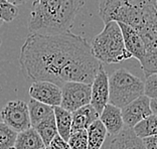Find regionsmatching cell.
I'll return each instance as SVG.
<instances>
[{
  "label": "cell",
  "mask_w": 157,
  "mask_h": 149,
  "mask_svg": "<svg viewBox=\"0 0 157 149\" xmlns=\"http://www.w3.org/2000/svg\"><path fill=\"white\" fill-rule=\"evenodd\" d=\"M19 63L28 79L59 86L67 82L91 84L103 67L90 44L71 31L30 33L21 47Z\"/></svg>",
  "instance_id": "1"
},
{
  "label": "cell",
  "mask_w": 157,
  "mask_h": 149,
  "mask_svg": "<svg viewBox=\"0 0 157 149\" xmlns=\"http://www.w3.org/2000/svg\"><path fill=\"white\" fill-rule=\"evenodd\" d=\"M84 0H34L28 17L30 33L70 31Z\"/></svg>",
  "instance_id": "2"
},
{
  "label": "cell",
  "mask_w": 157,
  "mask_h": 149,
  "mask_svg": "<svg viewBox=\"0 0 157 149\" xmlns=\"http://www.w3.org/2000/svg\"><path fill=\"white\" fill-rule=\"evenodd\" d=\"M99 15L103 22H122L137 31L157 25V11L150 0H100Z\"/></svg>",
  "instance_id": "3"
},
{
  "label": "cell",
  "mask_w": 157,
  "mask_h": 149,
  "mask_svg": "<svg viewBox=\"0 0 157 149\" xmlns=\"http://www.w3.org/2000/svg\"><path fill=\"white\" fill-rule=\"evenodd\" d=\"M93 55L101 63H118L132 58L124 44L123 35L116 21L105 23L104 29L91 42Z\"/></svg>",
  "instance_id": "4"
},
{
  "label": "cell",
  "mask_w": 157,
  "mask_h": 149,
  "mask_svg": "<svg viewBox=\"0 0 157 149\" xmlns=\"http://www.w3.org/2000/svg\"><path fill=\"white\" fill-rule=\"evenodd\" d=\"M144 95V82L126 69H119L109 76V103L123 108Z\"/></svg>",
  "instance_id": "5"
},
{
  "label": "cell",
  "mask_w": 157,
  "mask_h": 149,
  "mask_svg": "<svg viewBox=\"0 0 157 149\" xmlns=\"http://www.w3.org/2000/svg\"><path fill=\"white\" fill-rule=\"evenodd\" d=\"M60 107L74 112L91 103V84L67 82L62 87Z\"/></svg>",
  "instance_id": "6"
},
{
  "label": "cell",
  "mask_w": 157,
  "mask_h": 149,
  "mask_svg": "<svg viewBox=\"0 0 157 149\" xmlns=\"http://www.w3.org/2000/svg\"><path fill=\"white\" fill-rule=\"evenodd\" d=\"M2 122L17 133L31 127L28 106L22 100L10 101L4 105L0 113Z\"/></svg>",
  "instance_id": "7"
},
{
  "label": "cell",
  "mask_w": 157,
  "mask_h": 149,
  "mask_svg": "<svg viewBox=\"0 0 157 149\" xmlns=\"http://www.w3.org/2000/svg\"><path fill=\"white\" fill-rule=\"evenodd\" d=\"M121 112H122V118L125 126L133 128L139 122L143 121L147 117L152 115L150 98L142 95L125 107L121 108Z\"/></svg>",
  "instance_id": "8"
},
{
  "label": "cell",
  "mask_w": 157,
  "mask_h": 149,
  "mask_svg": "<svg viewBox=\"0 0 157 149\" xmlns=\"http://www.w3.org/2000/svg\"><path fill=\"white\" fill-rule=\"evenodd\" d=\"M29 96L40 103L52 107L60 106L62 89L55 83L48 81H37L29 87Z\"/></svg>",
  "instance_id": "9"
},
{
  "label": "cell",
  "mask_w": 157,
  "mask_h": 149,
  "mask_svg": "<svg viewBox=\"0 0 157 149\" xmlns=\"http://www.w3.org/2000/svg\"><path fill=\"white\" fill-rule=\"evenodd\" d=\"M109 103V76L103 67L99 70L95 79L91 83L90 104L101 114L105 106Z\"/></svg>",
  "instance_id": "10"
},
{
  "label": "cell",
  "mask_w": 157,
  "mask_h": 149,
  "mask_svg": "<svg viewBox=\"0 0 157 149\" xmlns=\"http://www.w3.org/2000/svg\"><path fill=\"white\" fill-rule=\"evenodd\" d=\"M118 24L122 32L124 44L127 52L132 55V58L136 59L141 65L145 58V45L141 35L135 28L131 27L130 25L122 22H118Z\"/></svg>",
  "instance_id": "11"
},
{
  "label": "cell",
  "mask_w": 157,
  "mask_h": 149,
  "mask_svg": "<svg viewBox=\"0 0 157 149\" xmlns=\"http://www.w3.org/2000/svg\"><path fill=\"white\" fill-rule=\"evenodd\" d=\"M99 119L105 126L107 133H109L112 136L119 134L125 126L121 108L116 107L110 103H108L104 107L99 116Z\"/></svg>",
  "instance_id": "12"
},
{
  "label": "cell",
  "mask_w": 157,
  "mask_h": 149,
  "mask_svg": "<svg viewBox=\"0 0 157 149\" xmlns=\"http://www.w3.org/2000/svg\"><path fill=\"white\" fill-rule=\"evenodd\" d=\"M110 149H146V147L133 129L124 126L119 134L113 136L110 142Z\"/></svg>",
  "instance_id": "13"
},
{
  "label": "cell",
  "mask_w": 157,
  "mask_h": 149,
  "mask_svg": "<svg viewBox=\"0 0 157 149\" xmlns=\"http://www.w3.org/2000/svg\"><path fill=\"white\" fill-rule=\"evenodd\" d=\"M72 132L78 130H87L96 120L99 119V113L91 104L76 110L72 113Z\"/></svg>",
  "instance_id": "14"
},
{
  "label": "cell",
  "mask_w": 157,
  "mask_h": 149,
  "mask_svg": "<svg viewBox=\"0 0 157 149\" xmlns=\"http://www.w3.org/2000/svg\"><path fill=\"white\" fill-rule=\"evenodd\" d=\"M44 147L42 139L33 127L17 133L14 144L15 149H44Z\"/></svg>",
  "instance_id": "15"
},
{
  "label": "cell",
  "mask_w": 157,
  "mask_h": 149,
  "mask_svg": "<svg viewBox=\"0 0 157 149\" xmlns=\"http://www.w3.org/2000/svg\"><path fill=\"white\" fill-rule=\"evenodd\" d=\"M53 114H55L58 134L63 140L67 141L72 133V112L63 109L60 106H56L53 107Z\"/></svg>",
  "instance_id": "16"
},
{
  "label": "cell",
  "mask_w": 157,
  "mask_h": 149,
  "mask_svg": "<svg viewBox=\"0 0 157 149\" xmlns=\"http://www.w3.org/2000/svg\"><path fill=\"white\" fill-rule=\"evenodd\" d=\"M27 106L28 112H29L31 127H35L40 122L44 121L45 119H48L53 115V107L38 102L33 98L28 102Z\"/></svg>",
  "instance_id": "17"
},
{
  "label": "cell",
  "mask_w": 157,
  "mask_h": 149,
  "mask_svg": "<svg viewBox=\"0 0 157 149\" xmlns=\"http://www.w3.org/2000/svg\"><path fill=\"white\" fill-rule=\"evenodd\" d=\"M88 148L87 149H101L107 137V130L100 119L92 124L87 129Z\"/></svg>",
  "instance_id": "18"
},
{
  "label": "cell",
  "mask_w": 157,
  "mask_h": 149,
  "mask_svg": "<svg viewBox=\"0 0 157 149\" xmlns=\"http://www.w3.org/2000/svg\"><path fill=\"white\" fill-rule=\"evenodd\" d=\"M33 128L36 130V132L39 134V136L42 139L44 146L48 147L52 140L58 135V129H56V124L55 119V114L51 116L49 118L45 119L36 125Z\"/></svg>",
  "instance_id": "19"
},
{
  "label": "cell",
  "mask_w": 157,
  "mask_h": 149,
  "mask_svg": "<svg viewBox=\"0 0 157 149\" xmlns=\"http://www.w3.org/2000/svg\"><path fill=\"white\" fill-rule=\"evenodd\" d=\"M132 129L141 139L145 137L157 135V116L153 114L150 115L143 121L139 122Z\"/></svg>",
  "instance_id": "20"
},
{
  "label": "cell",
  "mask_w": 157,
  "mask_h": 149,
  "mask_svg": "<svg viewBox=\"0 0 157 149\" xmlns=\"http://www.w3.org/2000/svg\"><path fill=\"white\" fill-rule=\"evenodd\" d=\"M17 132L11 129L4 122H0V149H9L14 147Z\"/></svg>",
  "instance_id": "21"
},
{
  "label": "cell",
  "mask_w": 157,
  "mask_h": 149,
  "mask_svg": "<svg viewBox=\"0 0 157 149\" xmlns=\"http://www.w3.org/2000/svg\"><path fill=\"white\" fill-rule=\"evenodd\" d=\"M67 144L71 149H87L88 148V135L87 130H78L71 133L67 139Z\"/></svg>",
  "instance_id": "22"
},
{
  "label": "cell",
  "mask_w": 157,
  "mask_h": 149,
  "mask_svg": "<svg viewBox=\"0 0 157 149\" xmlns=\"http://www.w3.org/2000/svg\"><path fill=\"white\" fill-rule=\"evenodd\" d=\"M17 6L11 4L7 0H0V18L4 22H11L18 16Z\"/></svg>",
  "instance_id": "23"
},
{
  "label": "cell",
  "mask_w": 157,
  "mask_h": 149,
  "mask_svg": "<svg viewBox=\"0 0 157 149\" xmlns=\"http://www.w3.org/2000/svg\"><path fill=\"white\" fill-rule=\"evenodd\" d=\"M144 95L150 99H157V73L149 74L144 82Z\"/></svg>",
  "instance_id": "24"
},
{
  "label": "cell",
  "mask_w": 157,
  "mask_h": 149,
  "mask_svg": "<svg viewBox=\"0 0 157 149\" xmlns=\"http://www.w3.org/2000/svg\"><path fill=\"white\" fill-rule=\"evenodd\" d=\"M48 147V149H71L67 141L63 140L59 134L52 140V142L49 143Z\"/></svg>",
  "instance_id": "25"
},
{
  "label": "cell",
  "mask_w": 157,
  "mask_h": 149,
  "mask_svg": "<svg viewBox=\"0 0 157 149\" xmlns=\"http://www.w3.org/2000/svg\"><path fill=\"white\" fill-rule=\"evenodd\" d=\"M146 149H157V135L142 138Z\"/></svg>",
  "instance_id": "26"
},
{
  "label": "cell",
  "mask_w": 157,
  "mask_h": 149,
  "mask_svg": "<svg viewBox=\"0 0 157 149\" xmlns=\"http://www.w3.org/2000/svg\"><path fill=\"white\" fill-rule=\"evenodd\" d=\"M150 108L152 114L157 116V99H150Z\"/></svg>",
  "instance_id": "27"
},
{
  "label": "cell",
  "mask_w": 157,
  "mask_h": 149,
  "mask_svg": "<svg viewBox=\"0 0 157 149\" xmlns=\"http://www.w3.org/2000/svg\"><path fill=\"white\" fill-rule=\"evenodd\" d=\"M7 1L10 2L13 5L18 6V5H22V4H24V3H26L28 0H7Z\"/></svg>",
  "instance_id": "28"
},
{
  "label": "cell",
  "mask_w": 157,
  "mask_h": 149,
  "mask_svg": "<svg viewBox=\"0 0 157 149\" xmlns=\"http://www.w3.org/2000/svg\"><path fill=\"white\" fill-rule=\"evenodd\" d=\"M150 1H151V3H152L153 7H154L155 10L157 11V0H150Z\"/></svg>",
  "instance_id": "29"
},
{
  "label": "cell",
  "mask_w": 157,
  "mask_h": 149,
  "mask_svg": "<svg viewBox=\"0 0 157 149\" xmlns=\"http://www.w3.org/2000/svg\"><path fill=\"white\" fill-rule=\"evenodd\" d=\"M3 23H4V21H3V20H2L1 18H0V26H1Z\"/></svg>",
  "instance_id": "30"
},
{
  "label": "cell",
  "mask_w": 157,
  "mask_h": 149,
  "mask_svg": "<svg viewBox=\"0 0 157 149\" xmlns=\"http://www.w3.org/2000/svg\"><path fill=\"white\" fill-rule=\"evenodd\" d=\"M1 44H2V40H1V38H0V48H1Z\"/></svg>",
  "instance_id": "31"
},
{
  "label": "cell",
  "mask_w": 157,
  "mask_h": 149,
  "mask_svg": "<svg viewBox=\"0 0 157 149\" xmlns=\"http://www.w3.org/2000/svg\"><path fill=\"white\" fill-rule=\"evenodd\" d=\"M9 149H15V148H14V147H11V148H9Z\"/></svg>",
  "instance_id": "32"
},
{
  "label": "cell",
  "mask_w": 157,
  "mask_h": 149,
  "mask_svg": "<svg viewBox=\"0 0 157 149\" xmlns=\"http://www.w3.org/2000/svg\"><path fill=\"white\" fill-rule=\"evenodd\" d=\"M44 149H48V147H45V148H44Z\"/></svg>",
  "instance_id": "33"
},
{
  "label": "cell",
  "mask_w": 157,
  "mask_h": 149,
  "mask_svg": "<svg viewBox=\"0 0 157 149\" xmlns=\"http://www.w3.org/2000/svg\"><path fill=\"white\" fill-rule=\"evenodd\" d=\"M44 148H45V147H44Z\"/></svg>",
  "instance_id": "34"
}]
</instances>
